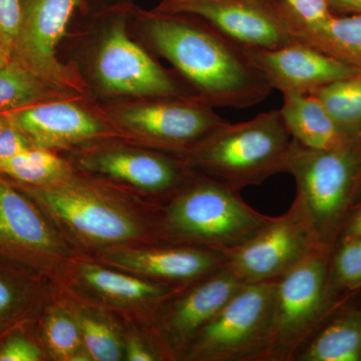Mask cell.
I'll return each instance as SVG.
<instances>
[{
    "label": "cell",
    "instance_id": "22",
    "mask_svg": "<svg viewBox=\"0 0 361 361\" xmlns=\"http://www.w3.org/2000/svg\"><path fill=\"white\" fill-rule=\"evenodd\" d=\"M80 276L85 284L92 290L118 302L148 303L160 306L169 296L178 290L154 280L149 281L130 276L96 265L84 266Z\"/></svg>",
    "mask_w": 361,
    "mask_h": 361
},
{
    "label": "cell",
    "instance_id": "27",
    "mask_svg": "<svg viewBox=\"0 0 361 361\" xmlns=\"http://www.w3.org/2000/svg\"><path fill=\"white\" fill-rule=\"evenodd\" d=\"M47 346L54 355L63 360H87L82 353V337L80 325L61 311L52 312L44 324Z\"/></svg>",
    "mask_w": 361,
    "mask_h": 361
},
{
    "label": "cell",
    "instance_id": "15",
    "mask_svg": "<svg viewBox=\"0 0 361 361\" xmlns=\"http://www.w3.org/2000/svg\"><path fill=\"white\" fill-rule=\"evenodd\" d=\"M229 270L178 289L163 303L160 330L169 355L184 357L204 327L243 286Z\"/></svg>",
    "mask_w": 361,
    "mask_h": 361
},
{
    "label": "cell",
    "instance_id": "32",
    "mask_svg": "<svg viewBox=\"0 0 361 361\" xmlns=\"http://www.w3.org/2000/svg\"><path fill=\"white\" fill-rule=\"evenodd\" d=\"M42 350L30 339L13 336L0 345V361H39Z\"/></svg>",
    "mask_w": 361,
    "mask_h": 361
},
{
    "label": "cell",
    "instance_id": "10",
    "mask_svg": "<svg viewBox=\"0 0 361 361\" xmlns=\"http://www.w3.org/2000/svg\"><path fill=\"white\" fill-rule=\"evenodd\" d=\"M94 78L104 96L197 97L184 82L130 39L125 16L116 18L104 32L94 56Z\"/></svg>",
    "mask_w": 361,
    "mask_h": 361
},
{
    "label": "cell",
    "instance_id": "14",
    "mask_svg": "<svg viewBox=\"0 0 361 361\" xmlns=\"http://www.w3.org/2000/svg\"><path fill=\"white\" fill-rule=\"evenodd\" d=\"M244 51L271 89L282 94H310L336 80L361 73L345 61L299 40L275 49L244 47Z\"/></svg>",
    "mask_w": 361,
    "mask_h": 361
},
{
    "label": "cell",
    "instance_id": "18",
    "mask_svg": "<svg viewBox=\"0 0 361 361\" xmlns=\"http://www.w3.org/2000/svg\"><path fill=\"white\" fill-rule=\"evenodd\" d=\"M106 262L151 278L173 288H183L225 268L223 252L173 244L146 249H116Z\"/></svg>",
    "mask_w": 361,
    "mask_h": 361
},
{
    "label": "cell",
    "instance_id": "25",
    "mask_svg": "<svg viewBox=\"0 0 361 361\" xmlns=\"http://www.w3.org/2000/svg\"><path fill=\"white\" fill-rule=\"evenodd\" d=\"M349 135L361 140V73L342 78L311 92Z\"/></svg>",
    "mask_w": 361,
    "mask_h": 361
},
{
    "label": "cell",
    "instance_id": "26",
    "mask_svg": "<svg viewBox=\"0 0 361 361\" xmlns=\"http://www.w3.org/2000/svg\"><path fill=\"white\" fill-rule=\"evenodd\" d=\"M330 294L342 300L361 289V237L339 240L330 254Z\"/></svg>",
    "mask_w": 361,
    "mask_h": 361
},
{
    "label": "cell",
    "instance_id": "37",
    "mask_svg": "<svg viewBox=\"0 0 361 361\" xmlns=\"http://www.w3.org/2000/svg\"><path fill=\"white\" fill-rule=\"evenodd\" d=\"M13 54L11 51H7V49H4V47H0V68L6 66L9 61L13 59Z\"/></svg>",
    "mask_w": 361,
    "mask_h": 361
},
{
    "label": "cell",
    "instance_id": "11",
    "mask_svg": "<svg viewBox=\"0 0 361 361\" xmlns=\"http://www.w3.org/2000/svg\"><path fill=\"white\" fill-rule=\"evenodd\" d=\"M80 4L82 0H25L13 56L45 82L82 96L87 85L58 56L59 45Z\"/></svg>",
    "mask_w": 361,
    "mask_h": 361
},
{
    "label": "cell",
    "instance_id": "36",
    "mask_svg": "<svg viewBox=\"0 0 361 361\" xmlns=\"http://www.w3.org/2000/svg\"><path fill=\"white\" fill-rule=\"evenodd\" d=\"M332 13H360L361 0H329Z\"/></svg>",
    "mask_w": 361,
    "mask_h": 361
},
{
    "label": "cell",
    "instance_id": "24",
    "mask_svg": "<svg viewBox=\"0 0 361 361\" xmlns=\"http://www.w3.org/2000/svg\"><path fill=\"white\" fill-rule=\"evenodd\" d=\"M70 174L68 164L49 149L32 147L0 160V175L23 186H44Z\"/></svg>",
    "mask_w": 361,
    "mask_h": 361
},
{
    "label": "cell",
    "instance_id": "8",
    "mask_svg": "<svg viewBox=\"0 0 361 361\" xmlns=\"http://www.w3.org/2000/svg\"><path fill=\"white\" fill-rule=\"evenodd\" d=\"M103 111L123 137L180 157L227 122L198 97L137 99Z\"/></svg>",
    "mask_w": 361,
    "mask_h": 361
},
{
    "label": "cell",
    "instance_id": "5",
    "mask_svg": "<svg viewBox=\"0 0 361 361\" xmlns=\"http://www.w3.org/2000/svg\"><path fill=\"white\" fill-rule=\"evenodd\" d=\"M331 251L320 247L277 280L266 361H294L301 346L345 299L337 300L329 292Z\"/></svg>",
    "mask_w": 361,
    "mask_h": 361
},
{
    "label": "cell",
    "instance_id": "29",
    "mask_svg": "<svg viewBox=\"0 0 361 361\" xmlns=\"http://www.w3.org/2000/svg\"><path fill=\"white\" fill-rule=\"evenodd\" d=\"M82 342L90 360L97 361H116L122 355L120 342L115 332L108 324L94 319L82 317L80 322Z\"/></svg>",
    "mask_w": 361,
    "mask_h": 361
},
{
    "label": "cell",
    "instance_id": "31",
    "mask_svg": "<svg viewBox=\"0 0 361 361\" xmlns=\"http://www.w3.org/2000/svg\"><path fill=\"white\" fill-rule=\"evenodd\" d=\"M23 0H0V47L13 56L23 18Z\"/></svg>",
    "mask_w": 361,
    "mask_h": 361
},
{
    "label": "cell",
    "instance_id": "33",
    "mask_svg": "<svg viewBox=\"0 0 361 361\" xmlns=\"http://www.w3.org/2000/svg\"><path fill=\"white\" fill-rule=\"evenodd\" d=\"M32 147L35 146L25 133L0 120V160L11 158Z\"/></svg>",
    "mask_w": 361,
    "mask_h": 361
},
{
    "label": "cell",
    "instance_id": "2",
    "mask_svg": "<svg viewBox=\"0 0 361 361\" xmlns=\"http://www.w3.org/2000/svg\"><path fill=\"white\" fill-rule=\"evenodd\" d=\"M293 139L279 110L226 122L182 156L197 174L241 191L285 173Z\"/></svg>",
    "mask_w": 361,
    "mask_h": 361
},
{
    "label": "cell",
    "instance_id": "16",
    "mask_svg": "<svg viewBox=\"0 0 361 361\" xmlns=\"http://www.w3.org/2000/svg\"><path fill=\"white\" fill-rule=\"evenodd\" d=\"M63 252L61 240L37 203L0 175V256L40 267Z\"/></svg>",
    "mask_w": 361,
    "mask_h": 361
},
{
    "label": "cell",
    "instance_id": "21",
    "mask_svg": "<svg viewBox=\"0 0 361 361\" xmlns=\"http://www.w3.org/2000/svg\"><path fill=\"white\" fill-rule=\"evenodd\" d=\"M82 97L45 82L18 59L0 68V114L54 99Z\"/></svg>",
    "mask_w": 361,
    "mask_h": 361
},
{
    "label": "cell",
    "instance_id": "20",
    "mask_svg": "<svg viewBox=\"0 0 361 361\" xmlns=\"http://www.w3.org/2000/svg\"><path fill=\"white\" fill-rule=\"evenodd\" d=\"M279 111L292 139L305 148L330 151L360 141L339 127L312 94H283Z\"/></svg>",
    "mask_w": 361,
    "mask_h": 361
},
{
    "label": "cell",
    "instance_id": "6",
    "mask_svg": "<svg viewBox=\"0 0 361 361\" xmlns=\"http://www.w3.org/2000/svg\"><path fill=\"white\" fill-rule=\"evenodd\" d=\"M18 188L85 243L110 245L147 236L142 221L125 207L71 174L44 186Z\"/></svg>",
    "mask_w": 361,
    "mask_h": 361
},
{
    "label": "cell",
    "instance_id": "35",
    "mask_svg": "<svg viewBox=\"0 0 361 361\" xmlns=\"http://www.w3.org/2000/svg\"><path fill=\"white\" fill-rule=\"evenodd\" d=\"M361 237V203L353 209L342 229L341 239ZM337 241V242H338Z\"/></svg>",
    "mask_w": 361,
    "mask_h": 361
},
{
    "label": "cell",
    "instance_id": "34",
    "mask_svg": "<svg viewBox=\"0 0 361 361\" xmlns=\"http://www.w3.org/2000/svg\"><path fill=\"white\" fill-rule=\"evenodd\" d=\"M127 357L130 361H154L159 360V356L140 341L133 339L127 348Z\"/></svg>",
    "mask_w": 361,
    "mask_h": 361
},
{
    "label": "cell",
    "instance_id": "28",
    "mask_svg": "<svg viewBox=\"0 0 361 361\" xmlns=\"http://www.w3.org/2000/svg\"><path fill=\"white\" fill-rule=\"evenodd\" d=\"M273 2L292 37L296 30L322 25L334 14L329 0H273Z\"/></svg>",
    "mask_w": 361,
    "mask_h": 361
},
{
    "label": "cell",
    "instance_id": "12",
    "mask_svg": "<svg viewBox=\"0 0 361 361\" xmlns=\"http://www.w3.org/2000/svg\"><path fill=\"white\" fill-rule=\"evenodd\" d=\"M154 11L201 18L244 47L275 49L295 40L273 0H161Z\"/></svg>",
    "mask_w": 361,
    "mask_h": 361
},
{
    "label": "cell",
    "instance_id": "17",
    "mask_svg": "<svg viewBox=\"0 0 361 361\" xmlns=\"http://www.w3.org/2000/svg\"><path fill=\"white\" fill-rule=\"evenodd\" d=\"M80 161L90 172L169 198L194 175L182 157L161 151L104 148L85 154Z\"/></svg>",
    "mask_w": 361,
    "mask_h": 361
},
{
    "label": "cell",
    "instance_id": "30",
    "mask_svg": "<svg viewBox=\"0 0 361 361\" xmlns=\"http://www.w3.org/2000/svg\"><path fill=\"white\" fill-rule=\"evenodd\" d=\"M9 273L0 270V331L16 322L25 303V290Z\"/></svg>",
    "mask_w": 361,
    "mask_h": 361
},
{
    "label": "cell",
    "instance_id": "1",
    "mask_svg": "<svg viewBox=\"0 0 361 361\" xmlns=\"http://www.w3.org/2000/svg\"><path fill=\"white\" fill-rule=\"evenodd\" d=\"M140 18L152 49L209 106L251 108L272 92L247 59L244 47L201 18L154 11H141Z\"/></svg>",
    "mask_w": 361,
    "mask_h": 361
},
{
    "label": "cell",
    "instance_id": "38",
    "mask_svg": "<svg viewBox=\"0 0 361 361\" xmlns=\"http://www.w3.org/2000/svg\"><path fill=\"white\" fill-rule=\"evenodd\" d=\"M361 203V198H360V204ZM360 204H358V205H360Z\"/></svg>",
    "mask_w": 361,
    "mask_h": 361
},
{
    "label": "cell",
    "instance_id": "3",
    "mask_svg": "<svg viewBox=\"0 0 361 361\" xmlns=\"http://www.w3.org/2000/svg\"><path fill=\"white\" fill-rule=\"evenodd\" d=\"M269 218L249 206L236 190L194 173L170 197L155 232L171 244L226 253L250 238Z\"/></svg>",
    "mask_w": 361,
    "mask_h": 361
},
{
    "label": "cell",
    "instance_id": "7",
    "mask_svg": "<svg viewBox=\"0 0 361 361\" xmlns=\"http://www.w3.org/2000/svg\"><path fill=\"white\" fill-rule=\"evenodd\" d=\"M276 281L244 284L204 327L184 357L266 361Z\"/></svg>",
    "mask_w": 361,
    "mask_h": 361
},
{
    "label": "cell",
    "instance_id": "13",
    "mask_svg": "<svg viewBox=\"0 0 361 361\" xmlns=\"http://www.w3.org/2000/svg\"><path fill=\"white\" fill-rule=\"evenodd\" d=\"M80 97L54 99L0 114V120L25 133L33 146L65 149L108 137H123L103 110H92Z\"/></svg>",
    "mask_w": 361,
    "mask_h": 361
},
{
    "label": "cell",
    "instance_id": "4",
    "mask_svg": "<svg viewBox=\"0 0 361 361\" xmlns=\"http://www.w3.org/2000/svg\"><path fill=\"white\" fill-rule=\"evenodd\" d=\"M293 177L323 246L334 249L361 198V140L336 149L316 151L293 140L286 171Z\"/></svg>",
    "mask_w": 361,
    "mask_h": 361
},
{
    "label": "cell",
    "instance_id": "9",
    "mask_svg": "<svg viewBox=\"0 0 361 361\" xmlns=\"http://www.w3.org/2000/svg\"><path fill=\"white\" fill-rule=\"evenodd\" d=\"M320 247L310 215L295 196L286 212L270 217L243 244L226 252L225 268L243 284L277 281Z\"/></svg>",
    "mask_w": 361,
    "mask_h": 361
},
{
    "label": "cell",
    "instance_id": "23",
    "mask_svg": "<svg viewBox=\"0 0 361 361\" xmlns=\"http://www.w3.org/2000/svg\"><path fill=\"white\" fill-rule=\"evenodd\" d=\"M293 37L361 71V14L336 16L314 27L296 30Z\"/></svg>",
    "mask_w": 361,
    "mask_h": 361
},
{
    "label": "cell",
    "instance_id": "19",
    "mask_svg": "<svg viewBox=\"0 0 361 361\" xmlns=\"http://www.w3.org/2000/svg\"><path fill=\"white\" fill-rule=\"evenodd\" d=\"M360 292H353L332 310L294 361H361Z\"/></svg>",
    "mask_w": 361,
    "mask_h": 361
}]
</instances>
